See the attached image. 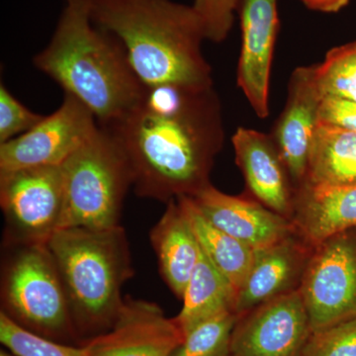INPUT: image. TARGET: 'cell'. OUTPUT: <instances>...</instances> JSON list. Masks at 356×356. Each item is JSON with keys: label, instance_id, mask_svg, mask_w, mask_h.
Here are the masks:
<instances>
[{"label": "cell", "instance_id": "6da1fadb", "mask_svg": "<svg viewBox=\"0 0 356 356\" xmlns=\"http://www.w3.org/2000/svg\"><path fill=\"white\" fill-rule=\"evenodd\" d=\"M214 86H145L139 102L106 129L123 149L139 197L168 204L211 184L224 143Z\"/></svg>", "mask_w": 356, "mask_h": 356}, {"label": "cell", "instance_id": "7a4b0ae2", "mask_svg": "<svg viewBox=\"0 0 356 356\" xmlns=\"http://www.w3.org/2000/svg\"><path fill=\"white\" fill-rule=\"evenodd\" d=\"M91 19L123 44L144 86H213L204 57L202 20L192 6L172 0H91Z\"/></svg>", "mask_w": 356, "mask_h": 356}, {"label": "cell", "instance_id": "3957f363", "mask_svg": "<svg viewBox=\"0 0 356 356\" xmlns=\"http://www.w3.org/2000/svg\"><path fill=\"white\" fill-rule=\"evenodd\" d=\"M90 4L65 0L50 43L33 63L107 127L137 104L145 86L119 39L93 23Z\"/></svg>", "mask_w": 356, "mask_h": 356}, {"label": "cell", "instance_id": "277c9868", "mask_svg": "<svg viewBox=\"0 0 356 356\" xmlns=\"http://www.w3.org/2000/svg\"><path fill=\"white\" fill-rule=\"evenodd\" d=\"M57 266L79 343L113 327L134 275L125 229L65 228L48 243Z\"/></svg>", "mask_w": 356, "mask_h": 356}, {"label": "cell", "instance_id": "5b68a950", "mask_svg": "<svg viewBox=\"0 0 356 356\" xmlns=\"http://www.w3.org/2000/svg\"><path fill=\"white\" fill-rule=\"evenodd\" d=\"M0 278L1 313L51 341L81 346L64 286L48 245H3Z\"/></svg>", "mask_w": 356, "mask_h": 356}, {"label": "cell", "instance_id": "8992f818", "mask_svg": "<svg viewBox=\"0 0 356 356\" xmlns=\"http://www.w3.org/2000/svg\"><path fill=\"white\" fill-rule=\"evenodd\" d=\"M64 210L60 229H108L120 225L133 173L113 136L100 127L62 165Z\"/></svg>", "mask_w": 356, "mask_h": 356}, {"label": "cell", "instance_id": "52a82bcc", "mask_svg": "<svg viewBox=\"0 0 356 356\" xmlns=\"http://www.w3.org/2000/svg\"><path fill=\"white\" fill-rule=\"evenodd\" d=\"M2 245H47L60 229L64 210L62 166L0 172Z\"/></svg>", "mask_w": 356, "mask_h": 356}, {"label": "cell", "instance_id": "ba28073f", "mask_svg": "<svg viewBox=\"0 0 356 356\" xmlns=\"http://www.w3.org/2000/svg\"><path fill=\"white\" fill-rule=\"evenodd\" d=\"M299 290L312 334L356 318V231L314 247Z\"/></svg>", "mask_w": 356, "mask_h": 356}, {"label": "cell", "instance_id": "9c48e42d", "mask_svg": "<svg viewBox=\"0 0 356 356\" xmlns=\"http://www.w3.org/2000/svg\"><path fill=\"white\" fill-rule=\"evenodd\" d=\"M99 128L92 112L74 96L27 132L0 144V172L60 166Z\"/></svg>", "mask_w": 356, "mask_h": 356}, {"label": "cell", "instance_id": "30bf717a", "mask_svg": "<svg viewBox=\"0 0 356 356\" xmlns=\"http://www.w3.org/2000/svg\"><path fill=\"white\" fill-rule=\"evenodd\" d=\"M311 334L308 314L297 290L238 318L232 334V356H301Z\"/></svg>", "mask_w": 356, "mask_h": 356}, {"label": "cell", "instance_id": "8fae6325", "mask_svg": "<svg viewBox=\"0 0 356 356\" xmlns=\"http://www.w3.org/2000/svg\"><path fill=\"white\" fill-rule=\"evenodd\" d=\"M184 339L158 304L125 296L113 327L81 346L88 356H170Z\"/></svg>", "mask_w": 356, "mask_h": 356}, {"label": "cell", "instance_id": "7c38bea8", "mask_svg": "<svg viewBox=\"0 0 356 356\" xmlns=\"http://www.w3.org/2000/svg\"><path fill=\"white\" fill-rule=\"evenodd\" d=\"M242 48L236 83L259 118L269 116V81L280 31L278 0H242L238 9Z\"/></svg>", "mask_w": 356, "mask_h": 356}, {"label": "cell", "instance_id": "4fadbf2b", "mask_svg": "<svg viewBox=\"0 0 356 356\" xmlns=\"http://www.w3.org/2000/svg\"><path fill=\"white\" fill-rule=\"evenodd\" d=\"M323 98L315 65L297 67L290 76L286 104L271 133L296 191L305 181Z\"/></svg>", "mask_w": 356, "mask_h": 356}, {"label": "cell", "instance_id": "5bb4252c", "mask_svg": "<svg viewBox=\"0 0 356 356\" xmlns=\"http://www.w3.org/2000/svg\"><path fill=\"white\" fill-rule=\"evenodd\" d=\"M232 144L252 197L291 220L296 187L271 134L240 127L232 137Z\"/></svg>", "mask_w": 356, "mask_h": 356}, {"label": "cell", "instance_id": "9a60e30c", "mask_svg": "<svg viewBox=\"0 0 356 356\" xmlns=\"http://www.w3.org/2000/svg\"><path fill=\"white\" fill-rule=\"evenodd\" d=\"M313 248L295 232L280 242L255 250L252 266L236 294V315L240 317L299 290Z\"/></svg>", "mask_w": 356, "mask_h": 356}, {"label": "cell", "instance_id": "2e32d148", "mask_svg": "<svg viewBox=\"0 0 356 356\" xmlns=\"http://www.w3.org/2000/svg\"><path fill=\"white\" fill-rule=\"evenodd\" d=\"M191 198L213 226L254 250L280 242L296 232L291 220L255 199L229 195L212 184Z\"/></svg>", "mask_w": 356, "mask_h": 356}, {"label": "cell", "instance_id": "e0dca14e", "mask_svg": "<svg viewBox=\"0 0 356 356\" xmlns=\"http://www.w3.org/2000/svg\"><path fill=\"white\" fill-rule=\"evenodd\" d=\"M291 221L296 233L312 247L337 234L356 231V185L302 184L295 193Z\"/></svg>", "mask_w": 356, "mask_h": 356}, {"label": "cell", "instance_id": "ac0fdd59", "mask_svg": "<svg viewBox=\"0 0 356 356\" xmlns=\"http://www.w3.org/2000/svg\"><path fill=\"white\" fill-rule=\"evenodd\" d=\"M159 273L173 294L181 300L200 254L191 222L178 199L166 204L163 216L149 233Z\"/></svg>", "mask_w": 356, "mask_h": 356}, {"label": "cell", "instance_id": "d6986e66", "mask_svg": "<svg viewBox=\"0 0 356 356\" xmlns=\"http://www.w3.org/2000/svg\"><path fill=\"white\" fill-rule=\"evenodd\" d=\"M303 184L324 187L356 185V132L318 122Z\"/></svg>", "mask_w": 356, "mask_h": 356}, {"label": "cell", "instance_id": "ffe728a7", "mask_svg": "<svg viewBox=\"0 0 356 356\" xmlns=\"http://www.w3.org/2000/svg\"><path fill=\"white\" fill-rule=\"evenodd\" d=\"M236 299L235 287L200 248L197 264L182 296L181 311L175 317V321L185 336L209 318L226 312L235 313Z\"/></svg>", "mask_w": 356, "mask_h": 356}, {"label": "cell", "instance_id": "44dd1931", "mask_svg": "<svg viewBox=\"0 0 356 356\" xmlns=\"http://www.w3.org/2000/svg\"><path fill=\"white\" fill-rule=\"evenodd\" d=\"M177 199L191 222L201 250L238 294L254 262L255 250L213 226L189 196Z\"/></svg>", "mask_w": 356, "mask_h": 356}, {"label": "cell", "instance_id": "7402d4cb", "mask_svg": "<svg viewBox=\"0 0 356 356\" xmlns=\"http://www.w3.org/2000/svg\"><path fill=\"white\" fill-rule=\"evenodd\" d=\"M316 81L323 97L356 103V44L336 47L315 65Z\"/></svg>", "mask_w": 356, "mask_h": 356}, {"label": "cell", "instance_id": "603a6c76", "mask_svg": "<svg viewBox=\"0 0 356 356\" xmlns=\"http://www.w3.org/2000/svg\"><path fill=\"white\" fill-rule=\"evenodd\" d=\"M238 315L226 312L187 332L170 356H232V334Z\"/></svg>", "mask_w": 356, "mask_h": 356}, {"label": "cell", "instance_id": "cb8c5ba5", "mask_svg": "<svg viewBox=\"0 0 356 356\" xmlns=\"http://www.w3.org/2000/svg\"><path fill=\"white\" fill-rule=\"evenodd\" d=\"M0 341L15 356H88L83 346L58 343L27 331L1 312Z\"/></svg>", "mask_w": 356, "mask_h": 356}, {"label": "cell", "instance_id": "d4e9b609", "mask_svg": "<svg viewBox=\"0 0 356 356\" xmlns=\"http://www.w3.org/2000/svg\"><path fill=\"white\" fill-rule=\"evenodd\" d=\"M301 356H356V318L313 332Z\"/></svg>", "mask_w": 356, "mask_h": 356}, {"label": "cell", "instance_id": "484cf974", "mask_svg": "<svg viewBox=\"0 0 356 356\" xmlns=\"http://www.w3.org/2000/svg\"><path fill=\"white\" fill-rule=\"evenodd\" d=\"M242 0H193L191 4L202 20L206 38L221 43L228 38Z\"/></svg>", "mask_w": 356, "mask_h": 356}, {"label": "cell", "instance_id": "4316f807", "mask_svg": "<svg viewBox=\"0 0 356 356\" xmlns=\"http://www.w3.org/2000/svg\"><path fill=\"white\" fill-rule=\"evenodd\" d=\"M16 99L3 83L0 86V144L35 127L44 118Z\"/></svg>", "mask_w": 356, "mask_h": 356}, {"label": "cell", "instance_id": "83f0119b", "mask_svg": "<svg viewBox=\"0 0 356 356\" xmlns=\"http://www.w3.org/2000/svg\"><path fill=\"white\" fill-rule=\"evenodd\" d=\"M320 121L356 132V103L324 97L321 105Z\"/></svg>", "mask_w": 356, "mask_h": 356}, {"label": "cell", "instance_id": "f1b7e54d", "mask_svg": "<svg viewBox=\"0 0 356 356\" xmlns=\"http://www.w3.org/2000/svg\"><path fill=\"white\" fill-rule=\"evenodd\" d=\"M309 10L321 13H337L348 6L350 0H300Z\"/></svg>", "mask_w": 356, "mask_h": 356}, {"label": "cell", "instance_id": "f546056e", "mask_svg": "<svg viewBox=\"0 0 356 356\" xmlns=\"http://www.w3.org/2000/svg\"><path fill=\"white\" fill-rule=\"evenodd\" d=\"M0 356H15V355H13V353H9V351L1 350H0Z\"/></svg>", "mask_w": 356, "mask_h": 356}, {"label": "cell", "instance_id": "4dcf8cb0", "mask_svg": "<svg viewBox=\"0 0 356 356\" xmlns=\"http://www.w3.org/2000/svg\"><path fill=\"white\" fill-rule=\"evenodd\" d=\"M355 43L356 44V41H355Z\"/></svg>", "mask_w": 356, "mask_h": 356}]
</instances>
